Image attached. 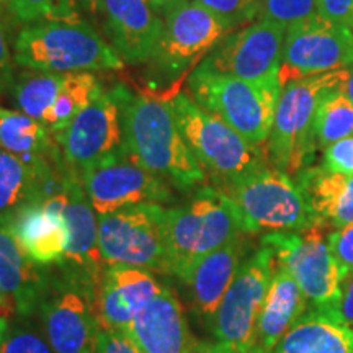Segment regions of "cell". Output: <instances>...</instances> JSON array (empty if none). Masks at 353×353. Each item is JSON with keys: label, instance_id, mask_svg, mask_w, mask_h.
I'll return each mask as SVG.
<instances>
[{"label": "cell", "instance_id": "47", "mask_svg": "<svg viewBox=\"0 0 353 353\" xmlns=\"http://www.w3.org/2000/svg\"><path fill=\"white\" fill-rule=\"evenodd\" d=\"M6 2H7V0H0V7H2Z\"/></svg>", "mask_w": 353, "mask_h": 353}, {"label": "cell", "instance_id": "24", "mask_svg": "<svg viewBox=\"0 0 353 353\" xmlns=\"http://www.w3.org/2000/svg\"><path fill=\"white\" fill-rule=\"evenodd\" d=\"M307 298L286 268L276 262L270 288L259 316L250 353H270L307 311Z\"/></svg>", "mask_w": 353, "mask_h": 353}, {"label": "cell", "instance_id": "33", "mask_svg": "<svg viewBox=\"0 0 353 353\" xmlns=\"http://www.w3.org/2000/svg\"><path fill=\"white\" fill-rule=\"evenodd\" d=\"M316 15L317 0H262L259 20L275 21L288 30Z\"/></svg>", "mask_w": 353, "mask_h": 353}, {"label": "cell", "instance_id": "6", "mask_svg": "<svg viewBox=\"0 0 353 353\" xmlns=\"http://www.w3.org/2000/svg\"><path fill=\"white\" fill-rule=\"evenodd\" d=\"M348 77V68L293 81L281 88L275 118L265 152L268 162L288 175L311 165L317 148L316 112L329 92L341 88Z\"/></svg>", "mask_w": 353, "mask_h": 353}, {"label": "cell", "instance_id": "34", "mask_svg": "<svg viewBox=\"0 0 353 353\" xmlns=\"http://www.w3.org/2000/svg\"><path fill=\"white\" fill-rule=\"evenodd\" d=\"M193 2L214 13L232 32L257 19L262 7V0H193Z\"/></svg>", "mask_w": 353, "mask_h": 353}, {"label": "cell", "instance_id": "25", "mask_svg": "<svg viewBox=\"0 0 353 353\" xmlns=\"http://www.w3.org/2000/svg\"><path fill=\"white\" fill-rule=\"evenodd\" d=\"M294 180L303 190L309 208L325 228L341 229L353 224V175L309 165L299 170Z\"/></svg>", "mask_w": 353, "mask_h": 353}, {"label": "cell", "instance_id": "48", "mask_svg": "<svg viewBox=\"0 0 353 353\" xmlns=\"http://www.w3.org/2000/svg\"><path fill=\"white\" fill-rule=\"evenodd\" d=\"M352 25H353V21H352Z\"/></svg>", "mask_w": 353, "mask_h": 353}, {"label": "cell", "instance_id": "3", "mask_svg": "<svg viewBox=\"0 0 353 353\" xmlns=\"http://www.w3.org/2000/svg\"><path fill=\"white\" fill-rule=\"evenodd\" d=\"M13 61L20 68L57 74L118 70L125 64L112 44L82 19L26 26L15 39Z\"/></svg>", "mask_w": 353, "mask_h": 353}, {"label": "cell", "instance_id": "22", "mask_svg": "<svg viewBox=\"0 0 353 353\" xmlns=\"http://www.w3.org/2000/svg\"><path fill=\"white\" fill-rule=\"evenodd\" d=\"M8 234L39 267L63 263L69 247V229L61 205V190L46 201L21 211Z\"/></svg>", "mask_w": 353, "mask_h": 353}, {"label": "cell", "instance_id": "30", "mask_svg": "<svg viewBox=\"0 0 353 353\" xmlns=\"http://www.w3.org/2000/svg\"><path fill=\"white\" fill-rule=\"evenodd\" d=\"M101 92H103L101 82L92 72H68V81L63 92L48 112L43 125L52 134H57Z\"/></svg>", "mask_w": 353, "mask_h": 353}, {"label": "cell", "instance_id": "20", "mask_svg": "<svg viewBox=\"0 0 353 353\" xmlns=\"http://www.w3.org/2000/svg\"><path fill=\"white\" fill-rule=\"evenodd\" d=\"M61 205L69 229L68 254L61 265L85 273L99 288L107 263L99 247V214L88 200L79 174L68 165L61 188Z\"/></svg>", "mask_w": 353, "mask_h": 353}, {"label": "cell", "instance_id": "49", "mask_svg": "<svg viewBox=\"0 0 353 353\" xmlns=\"http://www.w3.org/2000/svg\"><path fill=\"white\" fill-rule=\"evenodd\" d=\"M352 26H353V25H352Z\"/></svg>", "mask_w": 353, "mask_h": 353}, {"label": "cell", "instance_id": "37", "mask_svg": "<svg viewBox=\"0 0 353 353\" xmlns=\"http://www.w3.org/2000/svg\"><path fill=\"white\" fill-rule=\"evenodd\" d=\"M327 242L335 259L348 272H353V224L330 231L327 234Z\"/></svg>", "mask_w": 353, "mask_h": 353}, {"label": "cell", "instance_id": "31", "mask_svg": "<svg viewBox=\"0 0 353 353\" xmlns=\"http://www.w3.org/2000/svg\"><path fill=\"white\" fill-rule=\"evenodd\" d=\"M341 88L329 92L317 107L314 131L319 148L353 136V103Z\"/></svg>", "mask_w": 353, "mask_h": 353}, {"label": "cell", "instance_id": "36", "mask_svg": "<svg viewBox=\"0 0 353 353\" xmlns=\"http://www.w3.org/2000/svg\"><path fill=\"white\" fill-rule=\"evenodd\" d=\"M321 165L334 174L353 175V136L327 145Z\"/></svg>", "mask_w": 353, "mask_h": 353}, {"label": "cell", "instance_id": "13", "mask_svg": "<svg viewBox=\"0 0 353 353\" xmlns=\"http://www.w3.org/2000/svg\"><path fill=\"white\" fill-rule=\"evenodd\" d=\"M79 179L99 216L141 203L165 205L175 200L172 185L145 170L125 149L85 167Z\"/></svg>", "mask_w": 353, "mask_h": 353}, {"label": "cell", "instance_id": "27", "mask_svg": "<svg viewBox=\"0 0 353 353\" xmlns=\"http://www.w3.org/2000/svg\"><path fill=\"white\" fill-rule=\"evenodd\" d=\"M270 353H353V329L325 312H306Z\"/></svg>", "mask_w": 353, "mask_h": 353}, {"label": "cell", "instance_id": "14", "mask_svg": "<svg viewBox=\"0 0 353 353\" xmlns=\"http://www.w3.org/2000/svg\"><path fill=\"white\" fill-rule=\"evenodd\" d=\"M353 65V26L316 15L286 30L281 87L299 79Z\"/></svg>", "mask_w": 353, "mask_h": 353}, {"label": "cell", "instance_id": "23", "mask_svg": "<svg viewBox=\"0 0 353 353\" xmlns=\"http://www.w3.org/2000/svg\"><path fill=\"white\" fill-rule=\"evenodd\" d=\"M245 236L247 234H239L203 257L183 280V283L188 285L193 311L208 325L244 262Z\"/></svg>", "mask_w": 353, "mask_h": 353}, {"label": "cell", "instance_id": "38", "mask_svg": "<svg viewBox=\"0 0 353 353\" xmlns=\"http://www.w3.org/2000/svg\"><path fill=\"white\" fill-rule=\"evenodd\" d=\"M325 314L332 316L334 319L353 329V272L348 273L345 280H343L341 298H339L335 307L330 312H325Z\"/></svg>", "mask_w": 353, "mask_h": 353}, {"label": "cell", "instance_id": "29", "mask_svg": "<svg viewBox=\"0 0 353 353\" xmlns=\"http://www.w3.org/2000/svg\"><path fill=\"white\" fill-rule=\"evenodd\" d=\"M65 81H68V74L39 72V70L26 69L12 87L17 107L20 112L43 123L57 97L63 92Z\"/></svg>", "mask_w": 353, "mask_h": 353}, {"label": "cell", "instance_id": "21", "mask_svg": "<svg viewBox=\"0 0 353 353\" xmlns=\"http://www.w3.org/2000/svg\"><path fill=\"white\" fill-rule=\"evenodd\" d=\"M123 334L141 353H190L196 343L182 304L167 285Z\"/></svg>", "mask_w": 353, "mask_h": 353}, {"label": "cell", "instance_id": "16", "mask_svg": "<svg viewBox=\"0 0 353 353\" xmlns=\"http://www.w3.org/2000/svg\"><path fill=\"white\" fill-rule=\"evenodd\" d=\"M63 162L77 174L125 149L120 108L112 90L101 92L81 113L54 134Z\"/></svg>", "mask_w": 353, "mask_h": 353}, {"label": "cell", "instance_id": "2", "mask_svg": "<svg viewBox=\"0 0 353 353\" xmlns=\"http://www.w3.org/2000/svg\"><path fill=\"white\" fill-rule=\"evenodd\" d=\"M245 234L234 203L214 185L198 187L182 205L165 211L169 275L185 280L203 257Z\"/></svg>", "mask_w": 353, "mask_h": 353}, {"label": "cell", "instance_id": "9", "mask_svg": "<svg viewBox=\"0 0 353 353\" xmlns=\"http://www.w3.org/2000/svg\"><path fill=\"white\" fill-rule=\"evenodd\" d=\"M325 229L312 226L303 231L267 232L262 237V244L273 250L276 262L294 278L312 309L321 312L335 307L343 280L350 273L330 250Z\"/></svg>", "mask_w": 353, "mask_h": 353}, {"label": "cell", "instance_id": "28", "mask_svg": "<svg viewBox=\"0 0 353 353\" xmlns=\"http://www.w3.org/2000/svg\"><path fill=\"white\" fill-rule=\"evenodd\" d=\"M0 149L20 157L59 159L54 134L23 112L0 107Z\"/></svg>", "mask_w": 353, "mask_h": 353}, {"label": "cell", "instance_id": "7", "mask_svg": "<svg viewBox=\"0 0 353 353\" xmlns=\"http://www.w3.org/2000/svg\"><path fill=\"white\" fill-rule=\"evenodd\" d=\"M43 334L54 353H97L101 325L97 314V285L85 273L63 265L48 276L38 306Z\"/></svg>", "mask_w": 353, "mask_h": 353}, {"label": "cell", "instance_id": "35", "mask_svg": "<svg viewBox=\"0 0 353 353\" xmlns=\"http://www.w3.org/2000/svg\"><path fill=\"white\" fill-rule=\"evenodd\" d=\"M0 353H54L41 330L32 325H19L8 330Z\"/></svg>", "mask_w": 353, "mask_h": 353}, {"label": "cell", "instance_id": "44", "mask_svg": "<svg viewBox=\"0 0 353 353\" xmlns=\"http://www.w3.org/2000/svg\"><path fill=\"white\" fill-rule=\"evenodd\" d=\"M341 90L347 95V99L353 103V65L348 68V77H347V81L343 82Z\"/></svg>", "mask_w": 353, "mask_h": 353}, {"label": "cell", "instance_id": "32", "mask_svg": "<svg viewBox=\"0 0 353 353\" xmlns=\"http://www.w3.org/2000/svg\"><path fill=\"white\" fill-rule=\"evenodd\" d=\"M12 15L23 23L81 19L76 0H8Z\"/></svg>", "mask_w": 353, "mask_h": 353}, {"label": "cell", "instance_id": "5", "mask_svg": "<svg viewBox=\"0 0 353 353\" xmlns=\"http://www.w3.org/2000/svg\"><path fill=\"white\" fill-rule=\"evenodd\" d=\"M187 94L250 144L265 148L281 95L278 74L263 81L214 72L198 64L187 81Z\"/></svg>", "mask_w": 353, "mask_h": 353}, {"label": "cell", "instance_id": "18", "mask_svg": "<svg viewBox=\"0 0 353 353\" xmlns=\"http://www.w3.org/2000/svg\"><path fill=\"white\" fill-rule=\"evenodd\" d=\"M162 288L164 283L151 270L131 265H107L97 288V314L101 329L125 332Z\"/></svg>", "mask_w": 353, "mask_h": 353}, {"label": "cell", "instance_id": "39", "mask_svg": "<svg viewBox=\"0 0 353 353\" xmlns=\"http://www.w3.org/2000/svg\"><path fill=\"white\" fill-rule=\"evenodd\" d=\"M317 13L327 20L352 25L353 0H317Z\"/></svg>", "mask_w": 353, "mask_h": 353}, {"label": "cell", "instance_id": "45", "mask_svg": "<svg viewBox=\"0 0 353 353\" xmlns=\"http://www.w3.org/2000/svg\"><path fill=\"white\" fill-rule=\"evenodd\" d=\"M81 3L83 6V8H87V10L90 12V13L99 12L100 0H81Z\"/></svg>", "mask_w": 353, "mask_h": 353}, {"label": "cell", "instance_id": "19", "mask_svg": "<svg viewBox=\"0 0 353 353\" xmlns=\"http://www.w3.org/2000/svg\"><path fill=\"white\" fill-rule=\"evenodd\" d=\"M103 30L123 63H149L161 41L164 21L149 0H100Z\"/></svg>", "mask_w": 353, "mask_h": 353}, {"label": "cell", "instance_id": "40", "mask_svg": "<svg viewBox=\"0 0 353 353\" xmlns=\"http://www.w3.org/2000/svg\"><path fill=\"white\" fill-rule=\"evenodd\" d=\"M97 353H141L120 330L101 329Z\"/></svg>", "mask_w": 353, "mask_h": 353}, {"label": "cell", "instance_id": "41", "mask_svg": "<svg viewBox=\"0 0 353 353\" xmlns=\"http://www.w3.org/2000/svg\"><path fill=\"white\" fill-rule=\"evenodd\" d=\"M13 83H15V77H13L12 52L10 46H8L6 28L0 21V94L12 88Z\"/></svg>", "mask_w": 353, "mask_h": 353}, {"label": "cell", "instance_id": "26", "mask_svg": "<svg viewBox=\"0 0 353 353\" xmlns=\"http://www.w3.org/2000/svg\"><path fill=\"white\" fill-rule=\"evenodd\" d=\"M10 234L0 231V286L21 317L38 312L48 276L39 272Z\"/></svg>", "mask_w": 353, "mask_h": 353}, {"label": "cell", "instance_id": "12", "mask_svg": "<svg viewBox=\"0 0 353 353\" xmlns=\"http://www.w3.org/2000/svg\"><path fill=\"white\" fill-rule=\"evenodd\" d=\"M232 30L206 10L188 0L167 12L161 41L154 52L151 69L157 79H179L193 70L208 52Z\"/></svg>", "mask_w": 353, "mask_h": 353}, {"label": "cell", "instance_id": "10", "mask_svg": "<svg viewBox=\"0 0 353 353\" xmlns=\"http://www.w3.org/2000/svg\"><path fill=\"white\" fill-rule=\"evenodd\" d=\"M165 211L159 203H141L99 216V247L105 262L169 275Z\"/></svg>", "mask_w": 353, "mask_h": 353}, {"label": "cell", "instance_id": "11", "mask_svg": "<svg viewBox=\"0 0 353 353\" xmlns=\"http://www.w3.org/2000/svg\"><path fill=\"white\" fill-rule=\"evenodd\" d=\"M276 268L270 247H260L242 262L208 327L216 341L237 353H250L255 342L259 316Z\"/></svg>", "mask_w": 353, "mask_h": 353}, {"label": "cell", "instance_id": "43", "mask_svg": "<svg viewBox=\"0 0 353 353\" xmlns=\"http://www.w3.org/2000/svg\"><path fill=\"white\" fill-rule=\"evenodd\" d=\"M149 2L152 3L154 8H157V10H164V12H169L172 8L180 6V3L183 2H188V0H149Z\"/></svg>", "mask_w": 353, "mask_h": 353}, {"label": "cell", "instance_id": "8", "mask_svg": "<svg viewBox=\"0 0 353 353\" xmlns=\"http://www.w3.org/2000/svg\"><path fill=\"white\" fill-rule=\"evenodd\" d=\"M167 101L183 139L214 183L270 164L265 148L250 144L221 118L200 107L187 92H176Z\"/></svg>", "mask_w": 353, "mask_h": 353}, {"label": "cell", "instance_id": "4", "mask_svg": "<svg viewBox=\"0 0 353 353\" xmlns=\"http://www.w3.org/2000/svg\"><path fill=\"white\" fill-rule=\"evenodd\" d=\"M214 187L234 203L245 234L324 226L309 208L296 180L272 164L218 182Z\"/></svg>", "mask_w": 353, "mask_h": 353}, {"label": "cell", "instance_id": "15", "mask_svg": "<svg viewBox=\"0 0 353 353\" xmlns=\"http://www.w3.org/2000/svg\"><path fill=\"white\" fill-rule=\"evenodd\" d=\"M285 37V26L259 20L224 37L200 64L244 81H263L280 72Z\"/></svg>", "mask_w": 353, "mask_h": 353}, {"label": "cell", "instance_id": "1", "mask_svg": "<svg viewBox=\"0 0 353 353\" xmlns=\"http://www.w3.org/2000/svg\"><path fill=\"white\" fill-rule=\"evenodd\" d=\"M112 94L120 108L125 151L176 190L203 187L206 172L183 139L169 101L134 94L123 83L114 85Z\"/></svg>", "mask_w": 353, "mask_h": 353}, {"label": "cell", "instance_id": "17", "mask_svg": "<svg viewBox=\"0 0 353 353\" xmlns=\"http://www.w3.org/2000/svg\"><path fill=\"white\" fill-rule=\"evenodd\" d=\"M64 170L63 157H20L0 149V231L10 232L21 211L56 195Z\"/></svg>", "mask_w": 353, "mask_h": 353}, {"label": "cell", "instance_id": "46", "mask_svg": "<svg viewBox=\"0 0 353 353\" xmlns=\"http://www.w3.org/2000/svg\"><path fill=\"white\" fill-rule=\"evenodd\" d=\"M7 332H8V322L6 317H0V347H2L3 339H6Z\"/></svg>", "mask_w": 353, "mask_h": 353}, {"label": "cell", "instance_id": "42", "mask_svg": "<svg viewBox=\"0 0 353 353\" xmlns=\"http://www.w3.org/2000/svg\"><path fill=\"white\" fill-rule=\"evenodd\" d=\"M190 353H237L223 342H196Z\"/></svg>", "mask_w": 353, "mask_h": 353}]
</instances>
